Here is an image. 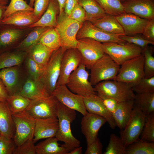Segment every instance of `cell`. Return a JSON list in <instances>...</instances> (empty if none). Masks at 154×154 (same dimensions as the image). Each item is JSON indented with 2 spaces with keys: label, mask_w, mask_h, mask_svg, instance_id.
<instances>
[{
  "label": "cell",
  "mask_w": 154,
  "mask_h": 154,
  "mask_svg": "<svg viewBox=\"0 0 154 154\" xmlns=\"http://www.w3.org/2000/svg\"><path fill=\"white\" fill-rule=\"evenodd\" d=\"M66 50L60 47L54 51L49 61L43 67L38 82L45 96L52 95L55 88L60 74L61 60Z\"/></svg>",
  "instance_id": "6da1fadb"
},
{
  "label": "cell",
  "mask_w": 154,
  "mask_h": 154,
  "mask_svg": "<svg viewBox=\"0 0 154 154\" xmlns=\"http://www.w3.org/2000/svg\"><path fill=\"white\" fill-rule=\"evenodd\" d=\"M76 116L75 110L58 102L57 117L59 127L55 137L59 141L64 142L71 151L80 146V141L73 136L71 130V124L75 119Z\"/></svg>",
  "instance_id": "7a4b0ae2"
},
{
  "label": "cell",
  "mask_w": 154,
  "mask_h": 154,
  "mask_svg": "<svg viewBox=\"0 0 154 154\" xmlns=\"http://www.w3.org/2000/svg\"><path fill=\"white\" fill-rule=\"evenodd\" d=\"M94 88L101 99L109 97L119 102L133 100L135 95L131 85L114 80L101 82Z\"/></svg>",
  "instance_id": "3957f363"
},
{
  "label": "cell",
  "mask_w": 154,
  "mask_h": 154,
  "mask_svg": "<svg viewBox=\"0 0 154 154\" xmlns=\"http://www.w3.org/2000/svg\"><path fill=\"white\" fill-rule=\"evenodd\" d=\"M82 24L70 19L64 13L58 16L55 28L59 36L61 47L66 49L76 48V35Z\"/></svg>",
  "instance_id": "277c9868"
},
{
  "label": "cell",
  "mask_w": 154,
  "mask_h": 154,
  "mask_svg": "<svg viewBox=\"0 0 154 154\" xmlns=\"http://www.w3.org/2000/svg\"><path fill=\"white\" fill-rule=\"evenodd\" d=\"M120 66L105 53L92 66L90 70V82L92 86L104 81L114 80Z\"/></svg>",
  "instance_id": "5b68a950"
},
{
  "label": "cell",
  "mask_w": 154,
  "mask_h": 154,
  "mask_svg": "<svg viewBox=\"0 0 154 154\" xmlns=\"http://www.w3.org/2000/svg\"><path fill=\"white\" fill-rule=\"evenodd\" d=\"M105 53L121 66L126 61L140 55L143 49L132 43L119 44L114 42L102 43Z\"/></svg>",
  "instance_id": "8992f818"
},
{
  "label": "cell",
  "mask_w": 154,
  "mask_h": 154,
  "mask_svg": "<svg viewBox=\"0 0 154 154\" xmlns=\"http://www.w3.org/2000/svg\"><path fill=\"white\" fill-rule=\"evenodd\" d=\"M58 101L53 95L31 100L25 111L35 119L57 117Z\"/></svg>",
  "instance_id": "52a82bcc"
},
{
  "label": "cell",
  "mask_w": 154,
  "mask_h": 154,
  "mask_svg": "<svg viewBox=\"0 0 154 154\" xmlns=\"http://www.w3.org/2000/svg\"><path fill=\"white\" fill-rule=\"evenodd\" d=\"M144 57L140 56L124 62L121 65L114 80L131 85V87L144 77Z\"/></svg>",
  "instance_id": "ba28073f"
},
{
  "label": "cell",
  "mask_w": 154,
  "mask_h": 154,
  "mask_svg": "<svg viewBox=\"0 0 154 154\" xmlns=\"http://www.w3.org/2000/svg\"><path fill=\"white\" fill-rule=\"evenodd\" d=\"M12 116L15 127L13 139L17 147L33 139L35 119L25 110Z\"/></svg>",
  "instance_id": "9c48e42d"
},
{
  "label": "cell",
  "mask_w": 154,
  "mask_h": 154,
  "mask_svg": "<svg viewBox=\"0 0 154 154\" xmlns=\"http://www.w3.org/2000/svg\"><path fill=\"white\" fill-rule=\"evenodd\" d=\"M82 63L70 74L66 85L73 93L83 97L95 94L94 88L88 80L89 73Z\"/></svg>",
  "instance_id": "30bf717a"
},
{
  "label": "cell",
  "mask_w": 154,
  "mask_h": 154,
  "mask_svg": "<svg viewBox=\"0 0 154 154\" xmlns=\"http://www.w3.org/2000/svg\"><path fill=\"white\" fill-rule=\"evenodd\" d=\"M145 115L134 106L131 116L125 128L121 132L120 137L125 146L138 140L142 131Z\"/></svg>",
  "instance_id": "8fae6325"
},
{
  "label": "cell",
  "mask_w": 154,
  "mask_h": 154,
  "mask_svg": "<svg viewBox=\"0 0 154 154\" xmlns=\"http://www.w3.org/2000/svg\"><path fill=\"white\" fill-rule=\"evenodd\" d=\"M78 40L76 48L80 53L82 63L90 69L93 64L105 53L102 43L89 38Z\"/></svg>",
  "instance_id": "7c38bea8"
},
{
  "label": "cell",
  "mask_w": 154,
  "mask_h": 154,
  "mask_svg": "<svg viewBox=\"0 0 154 154\" xmlns=\"http://www.w3.org/2000/svg\"><path fill=\"white\" fill-rule=\"evenodd\" d=\"M52 95L59 102L80 113L83 116L88 112L85 106L83 97L72 92L66 85L56 86Z\"/></svg>",
  "instance_id": "4fadbf2b"
},
{
  "label": "cell",
  "mask_w": 154,
  "mask_h": 154,
  "mask_svg": "<svg viewBox=\"0 0 154 154\" xmlns=\"http://www.w3.org/2000/svg\"><path fill=\"white\" fill-rule=\"evenodd\" d=\"M82 63L81 55L76 48L66 49L61 60L60 74L56 86L66 85L70 74Z\"/></svg>",
  "instance_id": "5bb4252c"
},
{
  "label": "cell",
  "mask_w": 154,
  "mask_h": 154,
  "mask_svg": "<svg viewBox=\"0 0 154 154\" xmlns=\"http://www.w3.org/2000/svg\"><path fill=\"white\" fill-rule=\"evenodd\" d=\"M76 37L77 40L89 38L102 43L112 42L124 44L126 42L120 39L119 36L108 33L87 20L83 23Z\"/></svg>",
  "instance_id": "9a60e30c"
},
{
  "label": "cell",
  "mask_w": 154,
  "mask_h": 154,
  "mask_svg": "<svg viewBox=\"0 0 154 154\" xmlns=\"http://www.w3.org/2000/svg\"><path fill=\"white\" fill-rule=\"evenodd\" d=\"M106 122L104 117L88 112L83 116L81 122V130L85 137L87 145L98 137L99 130Z\"/></svg>",
  "instance_id": "2e32d148"
},
{
  "label": "cell",
  "mask_w": 154,
  "mask_h": 154,
  "mask_svg": "<svg viewBox=\"0 0 154 154\" xmlns=\"http://www.w3.org/2000/svg\"><path fill=\"white\" fill-rule=\"evenodd\" d=\"M122 3L126 13L147 20L154 19V0H126Z\"/></svg>",
  "instance_id": "e0dca14e"
},
{
  "label": "cell",
  "mask_w": 154,
  "mask_h": 154,
  "mask_svg": "<svg viewBox=\"0 0 154 154\" xmlns=\"http://www.w3.org/2000/svg\"><path fill=\"white\" fill-rule=\"evenodd\" d=\"M84 101L87 111L104 118L112 129L116 126L112 114L106 109L102 99L95 94H91L83 97Z\"/></svg>",
  "instance_id": "ac0fdd59"
},
{
  "label": "cell",
  "mask_w": 154,
  "mask_h": 154,
  "mask_svg": "<svg viewBox=\"0 0 154 154\" xmlns=\"http://www.w3.org/2000/svg\"><path fill=\"white\" fill-rule=\"evenodd\" d=\"M116 17L125 35L129 36L142 34L148 21L133 14L126 13Z\"/></svg>",
  "instance_id": "d6986e66"
},
{
  "label": "cell",
  "mask_w": 154,
  "mask_h": 154,
  "mask_svg": "<svg viewBox=\"0 0 154 154\" xmlns=\"http://www.w3.org/2000/svg\"><path fill=\"white\" fill-rule=\"evenodd\" d=\"M57 118L52 117L35 119L34 137L35 143L38 140L55 137L58 130Z\"/></svg>",
  "instance_id": "ffe728a7"
},
{
  "label": "cell",
  "mask_w": 154,
  "mask_h": 154,
  "mask_svg": "<svg viewBox=\"0 0 154 154\" xmlns=\"http://www.w3.org/2000/svg\"><path fill=\"white\" fill-rule=\"evenodd\" d=\"M60 13V6L57 0H50L45 12L37 22L29 25L28 28L47 27L55 28L57 25V17Z\"/></svg>",
  "instance_id": "44dd1931"
},
{
  "label": "cell",
  "mask_w": 154,
  "mask_h": 154,
  "mask_svg": "<svg viewBox=\"0 0 154 154\" xmlns=\"http://www.w3.org/2000/svg\"><path fill=\"white\" fill-rule=\"evenodd\" d=\"M15 127L12 114L6 101L0 102V133L5 137L13 138Z\"/></svg>",
  "instance_id": "7402d4cb"
},
{
  "label": "cell",
  "mask_w": 154,
  "mask_h": 154,
  "mask_svg": "<svg viewBox=\"0 0 154 154\" xmlns=\"http://www.w3.org/2000/svg\"><path fill=\"white\" fill-rule=\"evenodd\" d=\"M55 137L45 139L35 145L36 154H68L71 150L65 144L60 145Z\"/></svg>",
  "instance_id": "603a6c76"
},
{
  "label": "cell",
  "mask_w": 154,
  "mask_h": 154,
  "mask_svg": "<svg viewBox=\"0 0 154 154\" xmlns=\"http://www.w3.org/2000/svg\"><path fill=\"white\" fill-rule=\"evenodd\" d=\"M38 20L33 11H21L16 12L8 17H4L2 20L1 24L3 25L28 27Z\"/></svg>",
  "instance_id": "cb8c5ba5"
},
{
  "label": "cell",
  "mask_w": 154,
  "mask_h": 154,
  "mask_svg": "<svg viewBox=\"0 0 154 154\" xmlns=\"http://www.w3.org/2000/svg\"><path fill=\"white\" fill-rule=\"evenodd\" d=\"M23 34L21 29L12 28L3 25L0 28V54L6 52L13 44L17 42Z\"/></svg>",
  "instance_id": "d4e9b609"
},
{
  "label": "cell",
  "mask_w": 154,
  "mask_h": 154,
  "mask_svg": "<svg viewBox=\"0 0 154 154\" xmlns=\"http://www.w3.org/2000/svg\"><path fill=\"white\" fill-rule=\"evenodd\" d=\"M134 107L133 99L118 102L112 114L116 126L121 130L125 127L131 115Z\"/></svg>",
  "instance_id": "484cf974"
},
{
  "label": "cell",
  "mask_w": 154,
  "mask_h": 154,
  "mask_svg": "<svg viewBox=\"0 0 154 154\" xmlns=\"http://www.w3.org/2000/svg\"><path fill=\"white\" fill-rule=\"evenodd\" d=\"M91 22L109 34L119 36L125 35L123 28L115 16L106 14L104 17Z\"/></svg>",
  "instance_id": "4316f807"
},
{
  "label": "cell",
  "mask_w": 154,
  "mask_h": 154,
  "mask_svg": "<svg viewBox=\"0 0 154 154\" xmlns=\"http://www.w3.org/2000/svg\"><path fill=\"white\" fill-rule=\"evenodd\" d=\"M19 72L15 66L0 70V79L4 84L9 95L17 93L20 90L18 86Z\"/></svg>",
  "instance_id": "83f0119b"
},
{
  "label": "cell",
  "mask_w": 154,
  "mask_h": 154,
  "mask_svg": "<svg viewBox=\"0 0 154 154\" xmlns=\"http://www.w3.org/2000/svg\"><path fill=\"white\" fill-rule=\"evenodd\" d=\"M26 51L28 56L39 65L43 67L49 61L54 50L38 42Z\"/></svg>",
  "instance_id": "f1b7e54d"
},
{
  "label": "cell",
  "mask_w": 154,
  "mask_h": 154,
  "mask_svg": "<svg viewBox=\"0 0 154 154\" xmlns=\"http://www.w3.org/2000/svg\"><path fill=\"white\" fill-rule=\"evenodd\" d=\"M84 10L86 20L91 22L101 18L106 13L95 0H77Z\"/></svg>",
  "instance_id": "f546056e"
},
{
  "label": "cell",
  "mask_w": 154,
  "mask_h": 154,
  "mask_svg": "<svg viewBox=\"0 0 154 154\" xmlns=\"http://www.w3.org/2000/svg\"><path fill=\"white\" fill-rule=\"evenodd\" d=\"M16 94L31 100L45 96L39 82L30 77L28 78L20 90Z\"/></svg>",
  "instance_id": "4dcf8cb0"
},
{
  "label": "cell",
  "mask_w": 154,
  "mask_h": 154,
  "mask_svg": "<svg viewBox=\"0 0 154 154\" xmlns=\"http://www.w3.org/2000/svg\"><path fill=\"white\" fill-rule=\"evenodd\" d=\"M27 53V51L18 50L6 52L0 54V70L6 68L19 66L24 60Z\"/></svg>",
  "instance_id": "1f68e13d"
},
{
  "label": "cell",
  "mask_w": 154,
  "mask_h": 154,
  "mask_svg": "<svg viewBox=\"0 0 154 154\" xmlns=\"http://www.w3.org/2000/svg\"><path fill=\"white\" fill-rule=\"evenodd\" d=\"M133 102L145 115L154 112V93L136 94Z\"/></svg>",
  "instance_id": "d6a6232c"
},
{
  "label": "cell",
  "mask_w": 154,
  "mask_h": 154,
  "mask_svg": "<svg viewBox=\"0 0 154 154\" xmlns=\"http://www.w3.org/2000/svg\"><path fill=\"white\" fill-rule=\"evenodd\" d=\"M34 29L17 46L18 50L27 51L38 42L43 35L50 27H38Z\"/></svg>",
  "instance_id": "836d02e7"
},
{
  "label": "cell",
  "mask_w": 154,
  "mask_h": 154,
  "mask_svg": "<svg viewBox=\"0 0 154 154\" xmlns=\"http://www.w3.org/2000/svg\"><path fill=\"white\" fill-rule=\"evenodd\" d=\"M31 101L29 99L15 94L9 95L6 102L13 115L25 110Z\"/></svg>",
  "instance_id": "e575fe53"
},
{
  "label": "cell",
  "mask_w": 154,
  "mask_h": 154,
  "mask_svg": "<svg viewBox=\"0 0 154 154\" xmlns=\"http://www.w3.org/2000/svg\"><path fill=\"white\" fill-rule=\"evenodd\" d=\"M154 142L139 139L126 147V154H154Z\"/></svg>",
  "instance_id": "d590c367"
},
{
  "label": "cell",
  "mask_w": 154,
  "mask_h": 154,
  "mask_svg": "<svg viewBox=\"0 0 154 154\" xmlns=\"http://www.w3.org/2000/svg\"><path fill=\"white\" fill-rule=\"evenodd\" d=\"M106 13L115 17L125 13L120 0H95Z\"/></svg>",
  "instance_id": "8d00e7d4"
},
{
  "label": "cell",
  "mask_w": 154,
  "mask_h": 154,
  "mask_svg": "<svg viewBox=\"0 0 154 154\" xmlns=\"http://www.w3.org/2000/svg\"><path fill=\"white\" fill-rule=\"evenodd\" d=\"M39 42L54 51L61 47L59 36L55 28H50L41 36Z\"/></svg>",
  "instance_id": "74e56055"
},
{
  "label": "cell",
  "mask_w": 154,
  "mask_h": 154,
  "mask_svg": "<svg viewBox=\"0 0 154 154\" xmlns=\"http://www.w3.org/2000/svg\"><path fill=\"white\" fill-rule=\"evenodd\" d=\"M153 48L147 45L143 49L142 54L144 57V78H149L154 76V57Z\"/></svg>",
  "instance_id": "f35d334b"
},
{
  "label": "cell",
  "mask_w": 154,
  "mask_h": 154,
  "mask_svg": "<svg viewBox=\"0 0 154 154\" xmlns=\"http://www.w3.org/2000/svg\"><path fill=\"white\" fill-rule=\"evenodd\" d=\"M126 147L121 138L114 134H111L108 144L104 154H126Z\"/></svg>",
  "instance_id": "ab89813d"
},
{
  "label": "cell",
  "mask_w": 154,
  "mask_h": 154,
  "mask_svg": "<svg viewBox=\"0 0 154 154\" xmlns=\"http://www.w3.org/2000/svg\"><path fill=\"white\" fill-rule=\"evenodd\" d=\"M140 140L154 142V112L145 115L144 125Z\"/></svg>",
  "instance_id": "60d3db41"
},
{
  "label": "cell",
  "mask_w": 154,
  "mask_h": 154,
  "mask_svg": "<svg viewBox=\"0 0 154 154\" xmlns=\"http://www.w3.org/2000/svg\"><path fill=\"white\" fill-rule=\"evenodd\" d=\"M132 88L136 94L154 93V76L142 78L133 85Z\"/></svg>",
  "instance_id": "b9f144b4"
},
{
  "label": "cell",
  "mask_w": 154,
  "mask_h": 154,
  "mask_svg": "<svg viewBox=\"0 0 154 154\" xmlns=\"http://www.w3.org/2000/svg\"><path fill=\"white\" fill-rule=\"evenodd\" d=\"M33 8L28 5L24 0H11L5 12L4 18L17 11H33Z\"/></svg>",
  "instance_id": "7bdbcfd3"
},
{
  "label": "cell",
  "mask_w": 154,
  "mask_h": 154,
  "mask_svg": "<svg viewBox=\"0 0 154 154\" xmlns=\"http://www.w3.org/2000/svg\"><path fill=\"white\" fill-rule=\"evenodd\" d=\"M26 66L30 77L38 82L43 67L39 65L29 56L27 59Z\"/></svg>",
  "instance_id": "ee69618b"
},
{
  "label": "cell",
  "mask_w": 154,
  "mask_h": 154,
  "mask_svg": "<svg viewBox=\"0 0 154 154\" xmlns=\"http://www.w3.org/2000/svg\"><path fill=\"white\" fill-rule=\"evenodd\" d=\"M137 35L129 36L124 35L119 36V37L120 39L126 42L135 44L141 47L142 49L149 44L154 45V42L145 39L142 36Z\"/></svg>",
  "instance_id": "f6af8a7d"
},
{
  "label": "cell",
  "mask_w": 154,
  "mask_h": 154,
  "mask_svg": "<svg viewBox=\"0 0 154 154\" xmlns=\"http://www.w3.org/2000/svg\"><path fill=\"white\" fill-rule=\"evenodd\" d=\"M16 147L13 138L0 137V154H13Z\"/></svg>",
  "instance_id": "bcb514c9"
},
{
  "label": "cell",
  "mask_w": 154,
  "mask_h": 154,
  "mask_svg": "<svg viewBox=\"0 0 154 154\" xmlns=\"http://www.w3.org/2000/svg\"><path fill=\"white\" fill-rule=\"evenodd\" d=\"M35 143L33 139H29L16 147L13 154H36Z\"/></svg>",
  "instance_id": "7dc6e473"
},
{
  "label": "cell",
  "mask_w": 154,
  "mask_h": 154,
  "mask_svg": "<svg viewBox=\"0 0 154 154\" xmlns=\"http://www.w3.org/2000/svg\"><path fill=\"white\" fill-rule=\"evenodd\" d=\"M70 19L81 23L86 21V12L83 7L78 3L68 17Z\"/></svg>",
  "instance_id": "c3c4849f"
},
{
  "label": "cell",
  "mask_w": 154,
  "mask_h": 154,
  "mask_svg": "<svg viewBox=\"0 0 154 154\" xmlns=\"http://www.w3.org/2000/svg\"><path fill=\"white\" fill-rule=\"evenodd\" d=\"M50 0H35L33 12L39 19L47 9Z\"/></svg>",
  "instance_id": "681fc988"
},
{
  "label": "cell",
  "mask_w": 154,
  "mask_h": 154,
  "mask_svg": "<svg viewBox=\"0 0 154 154\" xmlns=\"http://www.w3.org/2000/svg\"><path fill=\"white\" fill-rule=\"evenodd\" d=\"M87 145V148L85 154H102L103 146L98 137L93 142Z\"/></svg>",
  "instance_id": "f907efd6"
},
{
  "label": "cell",
  "mask_w": 154,
  "mask_h": 154,
  "mask_svg": "<svg viewBox=\"0 0 154 154\" xmlns=\"http://www.w3.org/2000/svg\"><path fill=\"white\" fill-rule=\"evenodd\" d=\"M142 34L145 38L154 42V19L148 20Z\"/></svg>",
  "instance_id": "816d5d0a"
},
{
  "label": "cell",
  "mask_w": 154,
  "mask_h": 154,
  "mask_svg": "<svg viewBox=\"0 0 154 154\" xmlns=\"http://www.w3.org/2000/svg\"><path fill=\"white\" fill-rule=\"evenodd\" d=\"M102 99L106 109L112 114L116 110L119 102L115 99L109 97H105Z\"/></svg>",
  "instance_id": "f5cc1de1"
},
{
  "label": "cell",
  "mask_w": 154,
  "mask_h": 154,
  "mask_svg": "<svg viewBox=\"0 0 154 154\" xmlns=\"http://www.w3.org/2000/svg\"><path fill=\"white\" fill-rule=\"evenodd\" d=\"M77 3V0H66L64 11L65 14L69 17Z\"/></svg>",
  "instance_id": "db71d44e"
},
{
  "label": "cell",
  "mask_w": 154,
  "mask_h": 154,
  "mask_svg": "<svg viewBox=\"0 0 154 154\" xmlns=\"http://www.w3.org/2000/svg\"><path fill=\"white\" fill-rule=\"evenodd\" d=\"M9 96L4 84L0 79V102L6 101Z\"/></svg>",
  "instance_id": "11a10c76"
},
{
  "label": "cell",
  "mask_w": 154,
  "mask_h": 154,
  "mask_svg": "<svg viewBox=\"0 0 154 154\" xmlns=\"http://www.w3.org/2000/svg\"><path fill=\"white\" fill-rule=\"evenodd\" d=\"M7 6V5L0 4V28L3 25L1 21L4 18V13Z\"/></svg>",
  "instance_id": "9f6ffc18"
},
{
  "label": "cell",
  "mask_w": 154,
  "mask_h": 154,
  "mask_svg": "<svg viewBox=\"0 0 154 154\" xmlns=\"http://www.w3.org/2000/svg\"><path fill=\"white\" fill-rule=\"evenodd\" d=\"M60 6V13L58 15L62 14L64 13V7L66 0H57Z\"/></svg>",
  "instance_id": "6f0895ef"
},
{
  "label": "cell",
  "mask_w": 154,
  "mask_h": 154,
  "mask_svg": "<svg viewBox=\"0 0 154 154\" xmlns=\"http://www.w3.org/2000/svg\"><path fill=\"white\" fill-rule=\"evenodd\" d=\"M82 153V148L78 147L74 148L68 154H81Z\"/></svg>",
  "instance_id": "680465c9"
},
{
  "label": "cell",
  "mask_w": 154,
  "mask_h": 154,
  "mask_svg": "<svg viewBox=\"0 0 154 154\" xmlns=\"http://www.w3.org/2000/svg\"><path fill=\"white\" fill-rule=\"evenodd\" d=\"M9 0H0V4L7 5Z\"/></svg>",
  "instance_id": "91938a15"
},
{
  "label": "cell",
  "mask_w": 154,
  "mask_h": 154,
  "mask_svg": "<svg viewBox=\"0 0 154 154\" xmlns=\"http://www.w3.org/2000/svg\"><path fill=\"white\" fill-rule=\"evenodd\" d=\"M29 5L32 7L33 8L34 5V3L35 0H29Z\"/></svg>",
  "instance_id": "94428289"
},
{
  "label": "cell",
  "mask_w": 154,
  "mask_h": 154,
  "mask_svg": "<svg viewBox=\"0 0 154 154\" xmlns=\"http://www.w3.org/2000/svg\"><path fill=\"white\" fill-rule=\"evenodd\" d=\"M125 0H120L121 1V2H122Z\"/></svg>",
  "instance_id": "6125c7cd"
},
{
  "label": "cell",
  "mask_w": 154,
  "mask_h": 154,
  "mask_svg": "<svg viewBox=\"0 0 154 154\" xmlns=\"http://www.w3.org/2000/svg\"><path fill=\"white\" fill-rule=\"evenodd\" d=\"M0 136H1V134H0Z\"/></svg>",
  "instance_id": "be15d7a7"
},
{
  "label": "cell",
  "mask_w": 154,
  "mask_h": 154,
  "mask_svg": "<svg viewBox=\"0 0 154 154\" xmlns=\"http://www.w3.org/2000/svg\"></svg>",
  "instance_id": "e7e4bbea"
}]
</instances>
